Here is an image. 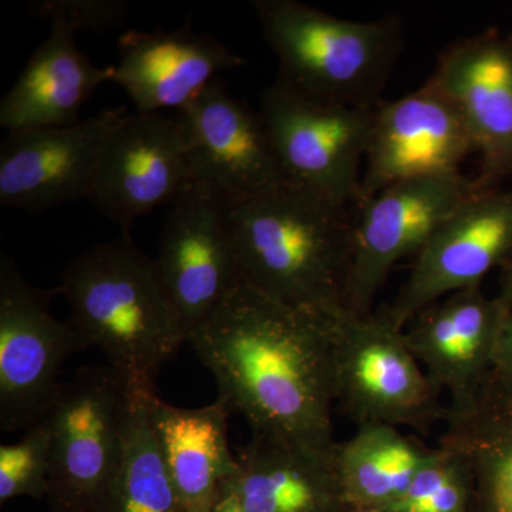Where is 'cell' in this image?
<instances>
[{
	"label": "cell",
	"mask_w": 512,
	"mask_h": 512,
	"mask_svg": "<svg viewBox=\"0 0 512 512\" xmlns=\"http://www.w3.org/2000/svg\"><path fill=\"white\" fill-rule=\"evenodd\" d=\"M439 447L467 468L468 512H512V403L480 402L470 412H448Z\"/></svg>",
	"instance_id": "cell-23"
},
{
	"label": "cell",
	"mask_w": 512,
	"mask_h": 512,
	"mask_svg": "<svg viewBox=\"0 0 512 512\" xmlns=\"http://www.w3.org/2000/svg\"><path fill=\"white\" fill-rule=\"evenodd\" d=\"M375 110L311 99L275 83L262 94L259 113L288 184L359 205Z\"/></svg>",
	"instance_id": "cell-7"
},
{
	"label": "cell",
	"mask_w": 512,
	"mask_h": 512,
	"mask_svg": "<svg viewBox=\"0 0 512 512\" xmlns=\"http://www.w3.org/2000/svg\"><path fill=\"white\" fill-rule=\"evenodd\" d=\"M333 454L252 433L228 484L248 512H346Z\"/></svg>",
	"instance_id": "cell-19"
},
{
	"label": "cell",
	"mask_w": 512,
	"mask_h": 512,
	"mask_svg": "<svg viewBox=\"0 0 512 512\" xmlns=\"http://www.w3.org/2000/svg\"><path fill=\"white\" fill-rule=\"evenodd\" d=\"M191 181L181 117L130 113L104 144L89 201L123 234H130L138 218L173 204Z\"/></svg>",
	"instance_id": "cell-11"
},
{
	"label": "cell",
	"mask_w": 512,
	"mask_h": 512,
	"mask_svg": "<svg viewBox=\"0 0 512 512\" xmlns=\"http://www.w3.org/2000/svg\"><path fill=\"white\" fill-rule=\"evenodd\" d=\"M484 191L461 173L399 181L357 205L345 311L372 313L377 293L403 258L424 245L468 200Z\"/></svg>",
	"instance_id": "cell-9"
},
{
	"label": "cell",
	"mask_w": 512,
	"mask_h": 512,
	"mask_svg": "<svg viewBox=\"0 0 512 512\" xmlns=\"http://www.w3.org/2000/svg\"><path fill=\"white\" fill-rule=\"evenodd\" d=\"M210 512H248L244 504L239 500L238 495L232 490L231 485L227 483L222 487V491L218 500L215 501L214 507Z\"/></svg>",
	"instance_id": "cell-29"
},
{
	"label": "cell",
	"mask_w": 512,
	"mask_h": 512,
	"mask_svg": "<svg viewBox=\"0 0 512 512\" xmlns=\"http://www.w3.org/2000/svg\"><path fill=\"white\" fill-rule=\"evenodd\" d=\"M177 114L187 131L192 180L222 198L254 197L288 184L261 113L218 77Z\"/></svg>",
	"instance_id": "cell-15"
},
{
	"label": "cell",
	"mask_w": 512,
	"mask_h": 512,
	"mask_svg": "<svg viewBox=\"0 0 512 512\" xmlns=\"http://www.w3.org/2000/svg\"><path fill=\"white\" fill-rule=\"evenodd\" d=\"M434 448L389 424L357 427L336 443V471L349 507H390L409 490Z\"/></svg>",
	"instance_id": "cell-22"
},
{
	"label": "cell",
	"mask_w": 512,
	"mask_h": 512,
	"mask_svg": "<svg viewBox=\"0 0 512 512\" xmlns=\"http://www.w3.org/2000/svg\"><path fill=\"white\" fill-rule=\"evenodd\" d=\"M119 64L111 83L119 84L138 114L178 113L224 70L247 60L207 33L190 28L171 32L130 30L120 36Z\"/></svg>",
	"instance_id": "cell-18"
},
{
	"label": "cell",
	"mask_w": 512,
	"mask_h": 512,
	"mask_svg": "<svg viewBox=\"0 0 512 512\" xmlns=\"http://www.w3.org/2000/svg\"><path fill=\"white\" fill-rule=\"evenodd\" d=\"M50 487V434L40 420L15 444L0 447V503L20 497L43 498Z\"/></svg>",
	"instance_id": "cell-26"
},
{
	"label": "cell",
	"mask_w": 512,
	"mask_h": 512,
	"mask_svg": "<svg viewBox=\"0 0 512 512\" xmlns=\"http://www.w3.org/2000/svg\"><path fill=\"white\" fill-rule=\"evenodd\" d=\"M503 268V278H501L500 293L497 298L503 302L508 311H512V254Z\"/></svg>",
	"instance_id": "cell-30"
},
{
	"label": "cell",
	"mask_w": 512,
	"mask_h": 512,
	"mask_svg": "<svg viewBox=\"0 0 512 512\" xmlns=\"http://www.w3.org/2000/svg\"><path fill=\"white\" fill-rule=\"evenodd\" d=\"M507 312L477 286L434 303L404 329L434 389L447 393L448 412H470L481 402Z\"/></svg>",
	"instance_id": "cell-16"
},
{
	"label": "cell",
	"mask_w": 512,
	"mask_h": 512,
	"mask_svg": "<svg viewBox=\"0 0 512 512\" xmlns=\"http://www.w3.org/2000/svg\"><path fill=\"white\" fill-rule=\"evenodd\" d=\"M136 389L109 365L82 367L62 384L42 419L50 434L53 511L104 512L123 463Z\"/></svg>",
	"instance_id": "cell-5"
},
{
	"label": "cell",
	"mask_w": 512,
	"mask_h": 512,
	"mask_svg": "<svg viewBox=\"0 0 512 512\" xmlns=\"http://www.w3.org/2000/svg\"><path fill=\"white\" fill-rule=\"evenodd\" d=\"M55 291L30 285L12 256L0 258V427L32 429L57 397L63 365L89 349L70 320L50 312Z\"/></svg>",
	"instance_id": "cell-8"
},
{
	"label": "cell",
	"mask_w": 512,
	"mask_h": 512,
	"mask_svg": "<svg viewBox=\"0 0 512 512\" xmlns=\"http://www.w3.org/2000/svg\"><path fill=\"white\" fill-rule=\"evenodd\" d=\"M512 254V190L478 192L416 255L412 272L384 311L397 328L451 293L477 288Z\"/></svg>",
	"instance_id": "cell-12"
},
{
	"label": "cell",
	"mask_w": 512,
	"mask_h": 512,
	"mask_svg": "<svg viewBox=\"0 0 512 512\" xmlns=\"http://www.w3.org/2000/svg\"><path fill=\"white\" fill-rule=\"evenodd\" d=\"M154 259L187 342L242 281L225 224L224 200L192 180L171 204Z\"/></svg>",
	"instance_id": "cell-10"
},
{
	"label": "cell",
	"mask_w": 512,
	"mask_h": 512,
	"mask_svg": "<svg viewBox=\"0 0 512 512\" xmlns=\"http://www.w3.org/2000/svg\"><path fill=\"white\" fill-rule=\"evenodd\" d=\"M148 392L151 390L134 392L123 463L104 512H184L151 431Z\"/></svg>",
	"instance_id": "cell-24"
},
{
	"label": "cell",
	"mask_w": 512,
	"mask_h": 512,
	"mask_svg": "<svg viewBox=\"0 0 512 512\" xmlns=\"http://www.w3.org/2000/svg\"><path fill=\"white\" fill-rule=\"evenodd\" d=\"M346 512H393L389 507H349Z\"/></svg>",
	"instance_id": "cell-31"
},
{
	"label": "cell",
	"mask_w": 512,
	"mask_h": 512,
	"mask_svg": "<svg viewBox=\"0 0 512 512\" xmlns=\"http://www.w3.org/2000/svg\"><path fill=\"white\" fill-rule=\"evenodd\" d=\"M471 484L467 468L437 446L406 494L390 505L393 512H468Z\"/></svg>",
	"instance_id": "cell-25"
},
{
	"label": "cell",
	"mask_w": 512,
	"mask_h": 512,
	"mask_svg": "<svg viewBox=\"0 0 512 512\" xmlns=\"http://www.w3.org/2000/svg\"><path fill=\"white\" fill-rule=\"evenodd\" d=\"M29 10L50 23L60 20L76 33H101L124 23L128 3L123 0H37L29 3Z\"/></svg>",
	"instance_id": "cell-27"
},
{
	"label": "cell",
	"mask_w": 512,
	"mask_h": 512,
	"mask_svg": "<svg viewBox=\"0 0 512 512\" xmlns=\"http://www.w3.org/2000/svg\"><path fill=\"white\" fill-rule=\"evenodd\" d=\"M434 80L456 103L481 157V188L512 171V37L488 32L441 56ZM485 190V188H484Z\"/></svg>",
	"instance_id": "cell-17"
},
{
	"label": "cell",
	"mask_w": 512,
	"mask_h": 512,
	"mask_svg": "<svg viewBox=\"0 0 512 512\" xmlns=\"http://www.w3.org/2000/svg\"><path fill=\"white\" fill-rule=\"evenodd\" d=\"M333 396L355 421L429 431L447 416L440 393L417 362L404 329L384 313L336 316L332 339Z\"/></svg>",
	"instance_id": "cell-6"
},
{
	"label": "cell",
	"mask_w": 512,
	"mask_h": 512,
	"mask_svg": "<svg viewBox=\"0 0 512 512\" xmlns=\"http://www.w3.org/2000/svg\"><path fill=\"white\" fill-rule=\"evenodd\" d=\"M57 291L89 348L134 387L154 390L161 369L187 342L158 279L154 259L123 234L77 255Z\"/></svg>",
	"instance_id": "cell-3"
},
{
	"label": "cell",
	"mask_w": 512,
	"mask_h": 512,
	"mask_svg": "<svg viewBox=\"0 0 512 512\" xmlns=\"http://www.w3.org/2000/svg\"><path fill=\"white\" fill-rule=\"evenodd\" d=\"M128 116L126 107H113L69 126L8 131L0 144V204L42 214L89 200L104 144Z\"/></svg>",
	"instance_id": "cell-13"
},
{
	"label": "cell",
	"mask_w": 512,
	"mask_h": 512,
	"mask_svg": "<svg viewBox=\"0 0 512 512\" xmlns=\"http://www.w3.org/2000/svg\"><path fill=\"white\" fill-rule=\"evenodd\" d=\"M74 35L66 23L52 22L49 36L0 100V126L6 131L77 123L83 104L111 82L114 66L97 67Z\"/></svg>",
	"instance_id": "cell-21"
},
{
	"label": "cell",
	"mask_w": 512,
	"mask_h": 512,
	"mask_svg": "<svg viewBox=\"0 0 512 512\" xmlns=\"http://www.w3.org/2000/svg\"><path fill=\"white\" fill-rule=\"evenodd\" d=\"M338 315L291 308L242 284L188 342L214 376L218 399L252 433L332 454Z\"/></svg>",
	"instance_id": "cell-1"
},
{
	"label": "cell",
	"mask_w": 512,
	"mask_h": 512,
	"mask_svg": "<svg viewBox=\"0 0 512 512\" xmlns=\"http://www.w3.org/2000/svg\"><path fill=\"white\" fill-rule=\"evenodd\" d=\"M279 86L311 99L375 107L400 50L394 19H340L296 0H256Z\"/></svg>",
	"instance_id": "cell-4"
},
{
	"label": "cell",
	"mask_w": 512,
	"mask_h": 512,
	"mask_svg": "<svg viewBox=\"0 0 512 512\" xmlns=\"http://www.w3.org/2000/svg\"><path fill=\"white\" fill-rule=\"evenodd\" d=\"M481 402L512 403V311L501 325L493 369Z\"/></svg>",
	"instance_id": "cell-28"
},
{
	"label": "cell",
	"mask_w": 512,
	"mask_h": 512,
	"mask_svg": "<svg viewBox=\"0 0 512 512\" xmlns=\"http://www.w3.org/2000/svg\"><path fill=\"white\" fill-rule=\"evenodd\" d=\"M146 402L151 431L184 512H210L237 466L228 443L227 404L217 399L183 409L163 402L154 390Z\"/></svg>",
	"instance_id": "cell-20"
},
{
	"label": "cell",
	"mask_w": 512,
	"mask_h": 512,
	"mask_svg": "<svg viewBox=\"0 0 512 512\" xmlns=\"http://www.w3.org/2000/svg\"><path fill=\"white\" fill-rule=\"evenodd\" d=\"M474 151L456 103L430 79L416 92L377 104L360 202L399 181L460 173Z\"/></svg>",
	"instance_id": "cell-14"
},
{
	"label": "cell",
	"mask_w": 512,
	"mask_h": 512,
	"mask_svg": "<svg viewBox=\"0 0 512 512\" xmlns=\"http://www.w3.org/2000/svg\"><path fill=\"white\" fill-rule=\"evenodd\" d=\"M222 200L245 285L302 311H345L357 205L292 184Z\"/></svg>",
	"instance_id": "cell-2"
}]
</instances>
